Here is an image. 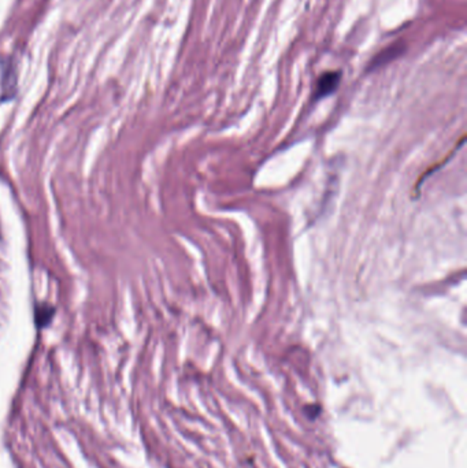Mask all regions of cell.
I'll return each mask as SVG.
<instances>
[{
  "mask_svg": "<svg viewBox=\"0 0 467 468\" xmlns=\"http://www.w3.org/2000/svg\"><path fill=\"white\" fill-rule=\"evenodd\" d=\"M342 71L339 70H332V71H325L324 74H321V77L317 80L315 84V89H314V95L312 99L314 102H318L324 98H328L329 95L335 93L342 82Z\"/></svg>",
  "mask_w": 467,
  "mask_h": 468,
  "instance_id": "1",
  "label": "cell"
},
{
  "mask_svg": "<svg viewBox=\"0 0 467 468\" xmlns=\"http://www.w3.org/2000/svg\"><path fill=\"white\" fill-rule=\"evenodd\" d=\"M55 307L49 304V303H40L36 304L35 307V323L39 329L47 327L50 326V323L53 322L54 316H55Z\"/></svg>",
  "mask_w": 467,
  "mask_h": 468,
  "instance_id": "2",
  "label": "cell"
},
{
  "mask_svg": "<svg viewBox=\"0 0 467 468\" xmlns=\"http://www.w3.org/2000/svg\"><path fill=\"white\" fill-rule=\"evenodd\" d=\"M306 411H310V413H307L311 419H315L318 416V413L321 412V407L318 406H310V407H306Z\"/></svg>",
  "mask_w": 467,
  "mask_h": 468,
  "instance_id": "3",
  "label": "cell"
}]
</instances>
